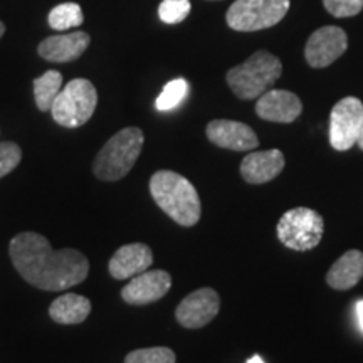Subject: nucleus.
Masks as SVG:
<instances>
[{
    "mask_svg": "<svg viewBox=\"0 0 363 363\" xmlns=\"http://www.w3.org/2000/svg\"><path fill=\"white\" fill-rule=\"evenodd\" d=\"M363 125V103L347 96L335 104L330 116V143L338 152H347L357 145Z\"/></svg>",
    "mask_w": 363,
    "mask_h": 363,
    "instance_id": "8",
    "label": "nucleus"
},
{
    "mask_svg": "<svg viewBox=\"0 0 363 363\" xmlns=\"http://www.w3.org/2000/svg\"><path fill=\"white\" fill-rule=\"evenodd\" d=\"M303 111L296 94L286 89H269L257 98L256 115L272 123H293Z\"/></svg>",
    "mask_w": 363,
    "mask_h": 363,
    "instance_id": "12",
    "label": "nucleus"
},
{
    "mask_svg": "<svg viewBox=\"0 0 363 363\" xmlns=\"http://www.w3.org/2000/svg\"><path fill=\"white\" fill-rule=\"evenodd\" d=\"M363 278V252L358 249L347 251L330 267L326 283L333 289L345 291L360 283Z\"/></svg>",
    "mask_w": 363,
    "mask_h": 363,
    "instance_id": "17",
    "label": "nucleus"
},
{
    "mask_svg": "<svg viewBox=\"0 0 363 363\" xmlns=\"http://www.w3.org/2000/svg\"><path fill=\"white\" fill-rule=\"evenodd\" d=\"M22 160V150L13 142H0V179L17 169Z\"/></svg>",
    "mask_w": 363,
    "mask_h": 363,
    "instance_id": "24",
    "label": "nucleus"
},
{
    "mask_svg": "<svg viewBox=\"0 0 363 363\" xmlns=\"http://www.w3.org/2000/svg\"><path fill=\"white\" fill-rule=\"evenodd\" d=\"M286 165L281 150H266V152H252L240 163V175L247 184L261 185L274 180Z\"/></svg>",
    "mask_w": 363,
    "mask_h": 363,
    "instance_id": "14",
    "label": "nucleus"
},
{
    "mask_svg": "<svg viewBox=\"0 0 363 363\" xmlns=\"http://www.w3.org/2000/svg\"><path fill=\"white\" fill-rule=\"evenodd\" d=\"M177 357L174 350L167 347L140 348L130 352L125 358V363H175Z\"/></svg>",
    "mask_w": 363,
    "mask_h": 363,
    "instance_id": "22",
    "label": "nucleus"
},
{
    "mask_svg": "<svg viewBox=\"0 0 363 363\" xmlns=\"http://www.w3.org/2000/svg\"><path fill=\"white\" fill-rule=\"evenodd\" d=\"M153 262V254L147 244H126L113 254L108 264L110 274L115 279H130L140 272L150 269Z\"/></svg>",
    "mask_w": 363,
    "mask_h": 363,
    "instance_id": "16",
    "label": "nucleus"
},
{
    "mask_svg": "<svg viewBox=\"0 0 363 363\" xmlns=\"http://www.w3.org/2000/svg\"><path fill=\"white\" fill-rule=\"evenodd\" d=\"M98 104V91L91 81L84 78L67 83L54 99L51 113L54 121L66 128L83 126L93 116Z\"/></svg>",
    "mask_w": 363,
    "mask_h": 363,
    "instance_id": "5",
    "label": "nucleus"
},
{
    "mask_svg": "<svg viewBox=\"0 0 363 363\" xmlns=\"http://www.w3.org/2000/svg\"><path fill=\"white\" fill-rule=\"evenodd\" d=\"M145 136L136 126L118 131L99 150L93 162V172L99 180L116 182L130 174L142 153Z\"/></svg>",
    "mask_w": 363,
    "mask_h": 363,
    "instance_id": "3",
    "label": "nucleus"
},
{
    "mask_svg": "<svg viewBox=\"0 0 363 363\" xmlns=\"http://www.w3.org/2000/svg\"><path fill=\"white\" fill-rule=\"evenodd\" d=\"M62 89V74L59 71H48L34 79V99L39 111H51L54 99Z\"/></svg>",
    "mask_w": 363,
    "mask_h": 363,
    "instance_id": "19",
    "label": "nucleus"
},
{
    "mask_svg": "<svg viewBox=\"0 0 363 363\" xmlns=\"http://www.w3.org/2000/svg\"><path fill=\"white\" fill-rule=\"evenodd\" d=\"M289 11V0H235L225 13L230 29L256 33L276 26Z\"/></svg>",
    "mask_w": 363,
    "mask_h": 363,
    "instance_id": "7",
    "label": "nucleus"
},
{
    "mask_svg": "<svg viewBox=\"0 0 363 363\" xmlns=\"http://www.w3.org/2000/svg\"><path fill=\"white\" fill-rule=\"evenodd\" d=\"M189 93V83L184 78L170 81L169 84L163 88L160 96L157 98V110L158 111H170L184 101Z\"/></svg>",
    "mask_w": 363,
    "mask_h": 363,
    "instance_id": "21",
    "label": "nucleus"
},
{
    "mask_svg": "<svg viewBox=\"0 0 363 363\" xmlns=\"http://www.w3.org/2000/svg\"><path fill=\"white\" fill-rule=\"evenodd\" d=\"M91 38L88 33L78 30V33L52 35L44 39L39 44V56L49 62H71L81 57L86 49L89 48Z\"/></svg>",
    "mask_w": 363,
    "mask_h": 363,
    "instance_id": "15",
    "label": "nucleus"
},
{
    "mask_svg": "<svg viewBox=\"0 0 363 363\" xmlns=\"http://www.w3.org/2000/svg\"><path fill=\"white\" fill-rule=\"evenodd\" d=\"M323 4L326 11L338 19L357 16L363 9V0H323Z\"/></svg>",
    "mask_w": 363,
    "mask_h": 363,
    "instance_id": "25",
    "label": "nucleus"
},
{
    "mask_svg": "<svg viewBox=\"0 0 363 363\" xmlns=\"http://www.w3.org/2000/svg\"><path fill=\"white\" fill-rule=\"evenodd\" d=\"M83 9L79 7V4L74 2L59 4V6H56L49 12L48 17L49 26L56 30H67L71 27H79L83 24Z\"/></svg>",
    "mask_w": 363,
    "mask_h": 363,
    "instance_id": "20",
    "label": "nucleus"
},
{
    "mask_svg": "<svg viewBox=\"0 0 363 363\" xmlns=\"http://www.w3.org/2000/svg\"><path fill=\"white\" fill-rule=\"evenodd\" d=\"M207 138L220 148L249 152L259 147V140L251 126L233 120H214L207 125Z\"/></svg>",
    "mask_w": 363,
    "mask_h": 363,
    "instance_id": "13",
    "label": "nucleus"
},
{
    "mask_svg": "<svg viewBox=\"0 0 363 363\" xmlns=\"http://www.w3.org/2000/svg\"><path fill=\"white\" fill-rule=\"evenodd\" d=\"M246 363H264V360H262V358H261L259 355H254V357L249 358V360H247Z\"/></svg>",
    "mask_w": 363,
    "mask_h": 363,
    "instance_id": "27",
    "label": "nucleus"
},
{
    "mask_svg": "<svg viewBox=\"0 0 363 363\" xmlns=\"http://www.w3.org/2000/svg\"><path fill=\"white\" fill-rule=\"evenodd\" d=\"M189 0H163L158 7V16L165 24H180L190 13Z\"/></svg>",
    "mask_w": 363,
    "mask_h": 363,
    "instance_id": "23",
    "label": "nucleus"
},
{
    "mask_svg": "<svg viewBox=\"0 0 363 363\" xmlns=\"http://www.w3.org/2000/svg\"><path fill=\"white\" fill-rule=\"evenodd\" d=\"M220 310V298L212 288H202L190 293L177 306V321L189 330H197L211 323Z\"/></svg>",
    "mask_w": 363,
    "mask_h": 363,
    "instance_id": "10",
    "label": "nucleus"
},
{
    "mask_svg": "<svg viewBox=\"0 0 363 363\" xmlns=\"http://www.w3.org/2000/svg\"><path fill=\"white\" fill-rule=\"evenodd\" d=\"M325 220L316 211L296 207L283 214L278 222L279 242L293 251H311L321 242Z\"/></svg>",
    "mask_w": 363,
    "mask_h": 363,
    "instance_id": "6",
    "label": "nucleus"
},
{
    "mask_svg": "<svg viewBox=\"0 0 363 363\" xmlns=\"http://www.w3.org/2000/svg\"><path fill=\"white\" fill-rule=\"evenodd\" d=\"M357 316H358V321H360V326H362V331H363V299L357 303Z\"/></svg>",
    "mask_w": 363,
    "mask_h": 363,
    "instance_id": "26",
    "label": "nucleus"
},
{
    "mask_svg": "<svg viewBox=\"0 0 363 363\" xmlns=\"http://www.w3.org/2000/svg\"><path fill=\"white\" fill-rule=\"evenodd\" d=\"M4 34H6V24H4V22L0 21V39H2Z\"/></svg>",
    "mask_w": 363,
    "mask_h": 363,
    "instance_id": "29",
    "label": "nucleus"
},
{
    "mask_svg": "<svg viewBox=\"0 0 363 363\" xmlns=\"http://www.w3.org/2000/svg\"><path fill=\"white\" fill-rule=\"evenodd\" d=\"M150 194L170 219L192 227L201 219V199L190 182L172 170H160L150 179Z\"/></svg>",
    "mask_w": 363,
    "mask_h": 363,
    "instance_id": "2",
    "label": "nucleus"
},
{
    "mask_svg": "<svg viewBox=\"0 0 363 363\" xmlns=\"http://www.w3.org/2000/svg\"><path fill=\"white\" fill-rule=\"evenodd\" d=\"M12 264L27 283L44 291H65L88 278L89 261L76 249H52L38 233H21L9 246Z\"/></svg>",
    "mask_w": 363,
    "mask_h": 363,
    "instance_id": "1",
    "label": "nucleus"
},
{
    "mask_svg": "<svg viewBox=\"0 0 363 363\" xmlns=\"http://www.w3.org/2000/svg\"><path fill=\"white\" fill-rule=\"evenodd\" d=\"M283 74V65L274 54L257 51L242 65L227 72V84L240 99H256L269 91Z\"/></svg>",
    "mask_w": 363,
    "mask_h": 363,
    "instance_id": "4",
    "label": "nucleus"
},
{
    "mask_svg": "<svg viewBox=\"0 0 363 363\" xmlns=\"http://www.w3.org/2000/svg\"><path fill=\"white\" fill-rule=\"evenodd\" d=\"M348 48L347 33L340 27L325 26L315 30L305 48L306 62L311 67H326L342 57Z\"/></svg>",
    "mask_w": 363,
    "mask_h": 363,
    "instance_id": "9",
    "label": "nucleus"
},
{
    "mask_svg": "<svg viewBox=\"0 0 363 363\" xmlns=\"http://www.w3.org/2000/svg\"><path fill=\"white\" fill-rule=\"evenodd\" d=\"M357 145L360 147V150H363V125H362V130H360V135H358V140H357Z\"/></svg>",
    "mask_w": 363,
    "mask_h": 363,
    "instance_id": "28",
    "label": "nucleus"
},
{
    "mask_svg": "<svg viewBox=\"0 0 363 363\" xmlns=\"http://www.w3.org/2000/svg\"><path fill=\"white\" fill-rule=\"evenodd\" d=\"M91 313V301L81 294L67 293L54 299L49 306V315L59 325H79Z\"/></svg>",
    "mask_w": 363,
    "mask_h": 363,
    "instance_id": "18",
    "label": "nucleus"
},
{
    "mask_svg": "<svg viewBox=\"0 0 363 363\" xmlns=\"http://www.w3.org/2000/svg\"><path fill=\"white\" fill-rule=\"evenodd\" d=\"M172 288V278L167 271L153 269L143 271L131 278L128 284L121 289V298L128 305H150L162 299Z\"/></svg>",
    "mask_w": 363,
    "mask_h": 363,
    "instance_id": "11",
    "label": "nucleus"
}]
</instances>
